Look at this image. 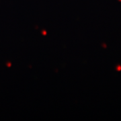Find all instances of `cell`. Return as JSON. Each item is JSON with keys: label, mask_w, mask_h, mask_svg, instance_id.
Masks as SVG:
<instances>
[]
</instances>
